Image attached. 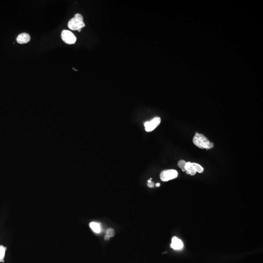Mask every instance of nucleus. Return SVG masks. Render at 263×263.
Instances as JSON below:
<instances>
[{"instance_id":"1a4fd4ad","label":"nucleus","mask_w":263,"mask_h":263,"mask_svg":"<svg viewBox=\"0 0 263 263\" xmlns=\"http://www.w3.org/2000/svg\"><path fill=\"white\" fill-rule=\"evenodd\" d=\"M90 227L96 233H100L101 231V227L99 223L92 222L90 223Z\"/></svg>"},{"instance_id":"423d86ee","label":"nucleus","mask_w":263,"mask_h":263,"mask_svg":"<svg viewBox=\"0 0 263 263\" xmlns=\"http://www.w3.org/2000/svg\"><path fill=\"white\" fill-rule=\"evenodd\" d=\"M170 247L174 250H180L184 247V245L181 240L174 236L172 238Z\"/></svg>"},{"instance_id":"f03ea898","label":"nucleus","mask_w":263,"mask_h":263,"mask_svg":"<svg viewBox=\"0 0 263 263\" xmlns=\"http://www.w3.org/2000/svg\"><path fill=\"white\" fill-rule=\"evenodd\" d=\"M85 26L82 16L79 13L76 14L75 17L69 21L68 23V27L69 29L79 32L81 31L82 28Z\"/></svg>"},{"instance_id":"2eb2a0df","label":"nucleus","mask_w":263,"mask_h":263,"mask_svg":"<svg viewBox=\"0 0 263 263\" xmlns=\"http://www.w3.org/2000/svg\"><path fill=\"white\" fill-rule=\"evenodd\" d=\"M156 187H160V183H156Z\"/></svg>"},{"instance_id":"0eeeda50","label":"nucleus","mask_w":263,"mask_h":263,"mask_svg":"<svg viewBox=\"0 0 263 263\" xmlns=\"http://www.w3.org/2000/svg\"><path fill=\"white\" fill-rule=\"evenodd\" d=\"M185 170L187 174L190 175H195L196 174V163H191V162H186V164L185 166Z\"/></svg>"},{"instance_id":"9b49d317","label":"nucleus","mask_w":263,"mask_h":263,"mask_svg":"<svg viewBox=\"0 0 263 263\" xmlns=\"http://www.w3.org/2000/svg\"><path fill=\"white\" fill-rule=\"evenodd\" d=\"M186 164V162L185 160H181L178 163V167L182 170L183 172H186V170H185Z\"/></svg>"},{"instance_id":"39448f33","label":"nucleus","mask_w":263,"mask_h":263,"mask_svg":"<svg viewBox=\"0 0 263 263\" xmlns=\"http://www.w3.org/2000/svg\"><path fill=\"white\" fill-rule=\"evenodd\" d=\"M160 122L161 118L158 117H155L151 121L145 122L144 124L145 131L147 132L153 131L160 125Z\"/></svg>"},{"instance_id":"ddd939ff","label":"nucleus","mask_w":263,"mask_h":263,"mask_svg":"<svg viewBox=\"0 0 263 263\" xmlns=\"http://www.w3.org/2000/svg\"><path fill=\"white\" fill-rule=\"evenodd\" d=\"M148 186L149 187L152 188L154 186V183L151 181V180H149L148 181Z\"/></svg>"},{"instance_id":"7ed1b4c3","label":"nucleus","mask_w":263,"mask_h":263,"mask_svg":"<svg viewBox=\"0 0 263 263\" xmlns=\"http://www.w3.org/2000/svg\"><path fill=\"white\" fill-rule=\"evenodd\" d=\"M178 173L175 170H163L160 175L161 180L162 181L166 182L175 179L177 177Z\"/></svg>"},{"instance_id":"9d476101","label":"nucleus","mask_w":263,"mask_h":263,"mask_svg":"<svg viewBox=\"0 0 263 263\" xmlns=\"http://www.w3.org/2000/svg\"><path fill=\"white\" fill-rule=\"evenodd\" d=\"M6 250V247L2 245H0V262H2L4 261Z\"/></svg>"},{"instance_id":"f257e3e1","label":"nucleus","mask_w":263,"mask_h":263,"mask_svg":"<svg viewBox=\"0 0 263 263\" xmlns=\"http://www.w3.org/2000/svg\"><path fill=\"white\" fill-rule=\"evenodd\" d=\"M192 141L195 146L202 149H211L214 146L213 143L209 141L206 136L198 133H195Z\"/></svg>"},{"instance_id":"6e6552de","label":"nucleus","mask_w":263,"mask_h":263,"mask_svg":"<svg viewBox=\"0 0 263 263\" xmlns=\"http://www.w3.org/2000/svg\"><path fill=\"white\" fill-rule=\"evenodd\" d=\"M17 42L19 44H25L30 40V36L26 33H21L17 38Z\"/></svg>"},{"instance_id":"f8f14e48","label":"nucleus","mask_w":263,"mask_h":263,"mask_svg":"<svg viewBox=\"0 0 263 263\" xmlns=\"http://www.w3.org/2000/svg\"><path fill=\"white\" fill-rule=\"evenodd\" d=\"M106 233L109 237H113L115 234V232L113 229H109L106 231Z\"/></svg>"},{"instance_id":"4468645a","label":"nucleus","mask_w":263,"mask_h":263,"mask_svg":"<svg viewBox=\"0 0 263 263\" xmlns=\"http://www.w3.org/2000/svg\"><path fill=\"white\" fill-rule=\"evenodd\" d=\"M110 239V237L108 235H106L105 236L104 239L105 240H108Z\"/></svg>"},{"instance_id":"20e7f679","label":"nucleus","mask_w":263,"mask_h":263,"mask_svg":"<svg viewBox=\"0 0 263 263\" xmlns=\"http://www.w3.org/2000/svg\"><path fill=\"white\" fill-rule=\"evenodd\" d=\"M61 38L65 43L69 44H75L77 40V38L74 34L70 31L64 30L61 32Z\"/></svg>"}]
</instances>
